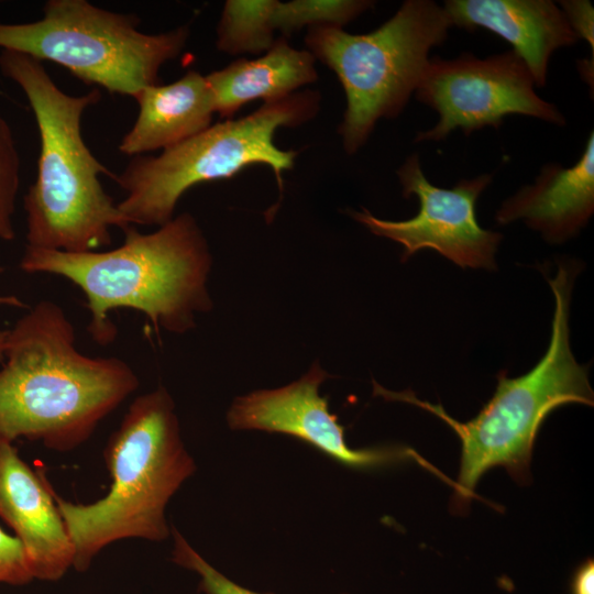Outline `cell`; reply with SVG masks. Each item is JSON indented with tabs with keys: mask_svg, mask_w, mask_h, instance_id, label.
<instances>
[{
	"mask_svg": "<svg viewBox=\"0 0 594 594\" xmlns=\"http://www.w3.org/2000/svg\"><path fill=\"white\" fill-rule=\"evenodd\" d=\"M0 369V439L78 448L139 387L121 359L91 358L76 346L63 308L42 300L7 330Z\"/></svg>",
	"mask_w": 594,
	"mask_h": 594,
	"instance_id": "1",
	"label": "cell"
},
{
	"mask_svg": "<svg viewBox=\"0 0 594 594\" xmlns=\"http://www.w3.org/2000/svg\"><path fill=\"white\" fill-rule=\"evenodd\" d=\"M123 243L107 251L68 253L26 248L23 272L62 276L86 296L92 340L111 343L118 333L110 312L130 308L172 333L195 327L197 312L212 307L207 289L211 254L190 213L174 217L151 233L131 226Z\"/></svg>",
	"mask_w": 594,
	"mask_h": 594,
	"instance_id": "2",
	"label": "cell"
},
{
	"mask_svg": "<svg viewBox=\"0 0 594 594\" xmlns=\"http://www.w3.org/2000/svg\"><path fill=\"white\" fill-rule=\"evenodd\" d=\"M0 70L25 94L40 133L36 178L24 195L25 246L84 253L110 245L112 228L131 226L99 179L114 174L81 134L82 114L100 100V91L68 95L41 61L15 51L1 50Z\"/></svg>",
	"mask_w": 594,
	"mask_h": 594,
	"instance_id": "3",
	"label": "cell"
},
{
	"mask_svg": "<svg viewBox=\"0 0 594 594\" xmlns=\"http://www.w3.org/2000/svg\"><path fill=\"white\" fill-rule=\"evenodd\" d=\"M578 272L574 263L564 262L559 264L556 276L547 277L556 301L547 352L519 377L499 372L494 395L473 419L458 421L441 404L421 400L410 389L388 391L373 381L374 395L422 408L459 437L461 460L453 487L458 510L468 507L480 479L490 469L505 468L517 482H528L535 440L552 410L574 403L593 406L588 367L576 362L570 346L569 311Z\"/></svg>",
	"mask_w": 594,
	"mask_h": 594,
	"instance_id": "4",
	"label": "cell"
},
{
	"mask_svg": "<svg viewBox=\"0 0 594 594\" xmlns=\"http://www.w3.org/2000/svg\"><path fill=\"white\" fill-rule=\"evenodd\" d=\"M103 454L111 476L106 496L75 504L55 495L78 572H85L116 541L167 539L166 506L196 471L180 436L174 400L164 386L131 403Z\"/></svg>",
	"mask_w": 594,
	"mask_h": 594,
	"instance_id": "5",
	"label": "cell"
},
{
	"mask_svg": "<svg viewBox=\"0 0 594 594\" xmlns=\"http://www.w3.org/2000/svg\"><path fill=\"white\" fill-rule=\"evenodd\" d=\"M317 91L302 90L262 105L254 112L210 125L161 154L134 156L113 180L125 193L118 208L130 226L161 227L174 218L180 197L193 186L226 179L251 165H266L283 188L296 152L274 142L278 128L298 127L319 110Z\"/></svg>",
	"mask_w": 594,
	"mask_h": 594,
	"instance_id": "6",
	"label": "cell"
},
{
	"mask_svg": "<svg viewBox=\"0 0 594 594\" xmlns=\"http://www.w3.org/2000/svg\"><path fill=\"white\" fill-rule=\"evenodd\" d=\"M451 26L437 2L406 0L389 20L365 34L336 26L307 30V51L337 75L345 94L339 134L348 154L366 143L378 120L403 112L431 48L447 40Z\"/></svg>",
	"mask_w": 594,
	"mask_h": 594,
	"instance_id": "7",
	"label": "cell"
},
{
	"mask_svg": "<svg viewBox=\"0 0 594 594\" xmlns=\"http://www.w3.org/2000/svg\"><path fill=\"white\" fill-rule=\"evenodd\" d=\"M132 13L113 12L86 0H48L43 18L1 23L0 48L51 61L89 85L135 99L158 84V73L189 38L188 25L147 34Z\"/></svg>",
	"mask_w": 594,
	"mask_h": 594,
	"instance_id": "8",
	"label": "cell"
},
{
	"mask_svg": "<svg viewBox=\"0 0 594 594\" xmlns=\"http://www.w3.org/2000/svg\"><path fill=\"white\" fill-rule=\"evenodd\" d=\"M524 61L512 50L480 58L463 53L454 58L430 57L416 98L439 116L415 142L442 141L454 130L465 135L485 127L498 129L508 114H522L565 125L557 106L540 98Z\"/></svg>",
	"mask_w": 594,
	"mask_h": 594,
	"instance_id": "9",
	"label": "cell"
},
{
	"mask_svg": "<svg viewBox=\"0 0 594 594\" xmlns=\"http://www.w3.org/2000/svg\"><path fill=\"white\" fill-rule=\"evenodd\" d=\"M396 173L404 197L419 200L414 218L384 220L365 208L348 213L373 234L399 243L402 261L419 250L432 249L462 268H496L495 253L503 237L483 229L476 219V201L491 184L492 174L461 179L452 188L437 187L426 178L417 153L409 155Z\"/></svg>",
	"mask_w": 594,
	"mask_h": 594,
	"instance_id": "10",
	"label": "cell"
},
{
	"mask_svg": "<svg viewBox=\"0 0 594 594\" xmlns=\"http://www.w3.org/2000/svg\"><path fill=\"white\" fill-rule=\"evenodd\" d=\"M330 375L314 363L299 380L274 389H261L239 396L227 413L232 430H261L297 438L329 458L353 469H375L414 460L439 475L440 471L415 450L406 447L352 449L344 428L319 394L320 385Z\"/></svg>",
	"mask_w": 594,
	"mask_h": 594,
	"instance_id": "11",
	"label": "cell"
},
{
	"mask_svg": "<svg viewBox=\"0 0 594 594\" xmlns=\"http://www.w3.org/2000/svg\"><path fill=\"white\" fill-rule=\"evenodd\" d=\"M55 495L13 443L0 439V518L22 543L33 580L58 581L74 565V546Z\"/></svg>",
	"mask_w": 594,
	"mask_h": 594,
	"instance_id": "12",
	"label": "cell"
},
{
	"mask_svg": "<svg viewBox=\"0 0 594 594\" xmlns=\"http://www.w3.org/2000/svg\"><path fill=\"white\" fill-rule=\"evenodd\" d=\"M594 212V132L571 167L544 164L534 183L504 200L495 219L501 226L522 220L551 244L579 234Z\"/></svg>",
	"mask_w": 594,
	"mask_h": 594,
	"instance_id": "13",
	"label": "cell"
},
{
	"mask_svg": "<svg viewBox=\"0 0 594 594\" xmlns=\"http://www.w3.org/2000/svg\"><path fill=\"white\" fill-rule=\"evenodd\" d=\"M442 7L452 26L482 28L512 44L539 88L547 84L551 55L579 41L551 0H447Z\"/></svg>",
	"mask_w": 594,
	"mask_h": 594,
	"instance_id": "14",
	"label": "cell"
},
{
	"mask_svg": "<svg viewBox=\"0 0 594 594\" xmlns=\"http://www.w3.org/2000/svg\"><path fill=\"white\" fill-rule=\"evenodd\" d=\"M139 114L118 148L129 156L167 150L211 125L216 113L205 75L187 72L167 85H151L135 97Z\"/></svg>",
	"mask_w": 594,
	"mask_h": 594,
	"instance_id": "15",
	"label": "cell"
},
{
	"mask_svg": "<svg viewBox=\"0 0 594 594\" xmlns=\"http://www.w3.org/2000/svg\"><path fill=\"white\" fill-rule=\"evenodd\" d=\"M315 64L309 51L297 50L285 38H278L261 56L237 59L206 75L215 111L228 120L251 101L284 99L318 79Z\"/></svg>",
	"mask_w": 594,
	"mask_h": 594,
	"instance_id": "16",
	"label": "cell"
},
{
	"mask_svg": "<svg viewBox=\"0 0 594 594\" xmlns=\"http://www.w3.org/2000/svg\"><path fill=\"white\" fill-rule=\"evenodd\" d=\"M276 0H228L217 28V48L230 55L265 53L276 41Z\"/></svg>",
	"mask_w": 594,
	"mask_h": 594,
	"instance_id": "17",
	"label": "cell"
},
{
	"mask_svg": "<svg viewBox=\"0 0 594 594\" xmlns=\"http://www.w3.org/2000/svg\"><path fill=\"white\" fill-rule=\"evenodd\" d=\"M373 6L369 0H276L272 21L276 32L288 36L304 28H342Z\"/></svg>",
	"mask_w": 594,
	"mask_h": 594,
	"instance_id": "18",
	"label": "cell"
},
{
	"mask_svg": "<svg viewBox=\"0 0 594 594\" xmlns=\"http://www.w3.org/2000/svg\"><path fill=\"white\" fill-rule=\"evenodd\" d=\"M21 161L8 121L0 114V240L15 238L13 216L20 187Z\"/></svg>",
	"mask_w": 594,
	"mask_h": 594,
	"instance_id": "19",
	"label": "cell"
},
{
	"mask_svg": "<svg viewBox=\"0 0 594 594\" xmlns=\"http://www.w3.org/2000/svg\"><path fill=\"white\" fill-rule=\"evenodd\" d=\"M170 532L174 539L173 562L199 576V588L204 594H272L258 593L233 582L208 563L176 528L173 527Z\"/></svg>",
	"mask_w": 594,
	"mask_h": 594,
	"instance_id": "20",
	"label": "cell"
},
{
	"mask_svg": "<svg viewBox=\"0 0 594 594\" xmlns=\"http://www.w3.org/2000/svg\"><path fill=\"white\" fill-rule=\"evenodd\" d=\"M33 581L22 543L0 528V584L23 585Z\"/></svg>",
	"mask_w": 594,
	"mask_h": 594,
	"instance_id": "21",
	"label": "cell"
},
{
	"mask_svg": "<svg viewBox=\"0 0 594 594\" xmlns=\"http://www.w3.org/2000/svg\"><path fill=\"white\" fill-rule=\"evenodd\" d=\"M558 3L574 34L587 42L594 57V8L591 1L563 0Z\"/></svg>",
	"mask_w": 594,
	"mask_h": 594,
	"instance_id": "22",
	"label": "cell"
},
{
	"mask_svg": "<svg viewBox=\"0 0 594 594\" xmlns=\"http://www.w3.org/2000/svg\"><path fill=\"white\" fill-rule=\"evenodd\" d=\"M570 594H594V562L592 558L582 562L572 575Z\"/></svg>",
	"mask_w": 594,
	"mask_h": 594,
	"instance_id": "23",
	"label": "cell"
},
{
	"mask_svg": "<svg viewBox=\"0 0 594 594\" xmlns=\"http://www.w3.org/2000/svg\"><path fill=\"white\" fill-rule=\"evenodd\" d=\"M594 58H584L578 62V69L581 78L591 86V92H593L594 82Z\"/></svg>",
	"mask_w": 594,
	"mask_h": 594,
	"instance_id": "24",
	"label": "cell"
},
{
	"mask_svg": "<svg viewBox=\"0 0 594 594\" xmlns=\"http://www.w3.org/2000/svg\"><path fill=\"white\" fill-rule=\"evenodd\" d=\"M4 271V268L0 265V274ZM0 305H3V306H12V307H18V308H28V306H25L23 304L22 300H20L18 297L15 296H0Z\"/></svg>",
	"mask_w": 594,
	"mask_h": 594,
	"instance_id": "25",
	"label": "cell"
},
{
	"mask_svg": "<svg viewBox=\"0 0 594 594\" xmlns=\"http://www.w3.org/2000/svg\"><path fill=\"white\" fill-rule=\"evenodd\" d=\"M6 338H7V330H1L0 331V363L3 362Z\"/></svg>",
	"mask_w": 594,
	"mask_h": 594,
	"instance_id": "26",
	"label": "cell"
}]
</instances>
